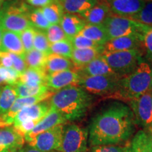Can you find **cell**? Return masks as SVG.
<instances>
[{"label": "cell", "instance_id": "obj_6", "mask_svg": "<svg viewBox=\"0 0 152 152\" xmlns=\"http://www.w3.org/2000/svg\"><path fill=\"white\" fill-rule=\"evenodd\" d=\"M105 29L109 39L124 36L143 35L147 26L127 17L112 14L102 24Z\"/></svg>", "mask_w": 152, "mask_h": 152}, {"label": "cell", "instance_id": "obj_38", "mask_svg": "<svg viewBox=\"0 0 152 152\" xmlns=\"http://www.w3.org/2000/svg\"><path fill=\"white\" fill-rule=\"evenodd\" d=\"M73 45V49H90V48H99L102 46L97 45L88 38L81 35H77L70 39Z\"/></svg>", "mask_w": 152, "mask_h": 152}, {"label": "cell", "instance_id": "obj_13", "mask_svg": "<svg viewBox=\"0 0 152 152\" xmlns=\"http://www.w3.org/2000/svg\"><path fill=\"white\" fill-rule=\"evenodd\" d=\"M50 110V104L47 101L25 107L16 114L13 125H17L27 121H35L38 123L46 116Z\"/></svg>", "mask_w": 152, "mask_h": 152}, {"label": "cell", "instance_id": "obj_30", "mask_svg": "<svg viewBox=\"0 0 152 152\" xmlns=\"http://www.w3.org/2000/svg\"><path fill=\"white\" fill-rule=\"evenodd\" d=\"M130 143L134 152H152L149 135L147 131H138Z\"/></svg>", "mask_w": 152, "mask_h": 152}, {"label": "cell", "instance_id": "obj_50", "mask_svg": "<svg viewBox=\"0 0 152 152\" xmlns=\"http://www.w3.org/2000/svg\"><path fill=\"white\" fill-rule=\"evenodd\" d=\"M147 131H151V130H152V125H151V127H150V128H148V129H147Z\"/></svg>", "mask_w": 152, "mask_h": 152}, {"label": "cell", "instance_id": "obj_43", "mask_svg": "<svg viewBox=\"0 0 152 152\" xmlns=\"http://www.w3.org/2000/svg\"><path fill=\"white\" fill-rule=\"evenodd\" d=\"M22 152H43L39 150H37L34 148L30 147V146L27 145L26 147H23L22 148ZM53 152H58V151H53Z\"/></svg>", "mask_w": 152, "mask_h": 152}, {"label": "cell", "instance_id": "obj_27", "mask_svg": "<svg viewBox=\"0 0 152 152\" xmlns=\"http://www.w3.org/2000/svg\"><path fill=\"white\" fill-rule=\"evenodd\" d=\"M48 55L49 54L33 49L31 51L26 52L23 58L26 66L28 68L45 70V66Z\"/></svg>", "mask_w": 152, "mask_h": 152}, {"label": "cell", "instance_id": "obj_49", "mask_svg": "<svg viewBox=\"0 0 152 152\" xmlns=\"http://www.w3.org/2000/svg\"><path fill=\"white\" fill-rule=\"evenodd\" d=\"M146 2H152V0H144Z\"/></svg>", "mask_w": 152, "mask_h": 152}, {"label": "cell", "instance_id": "obj_25", "mask_svg": "<svg viewBox=\"0 0 152 152\" xmlns=\"http://www.w3.org/2000/svg\"><path fill=\"white\" fill-rule=\"evenodd\" d=\"M80 35L88 38L99 46L103 47L109 40L107 34L102 25L87 23L80 33Z\"/></svg>", "mask_w": 152, "mask_h": 152}, {"label": "cell", "instance_id": "obj_36", "mask_svg": "<svg viewBox=\"0 0 152 152\" xmlns=\"http://www.w3.org/2000/svg\"><path fill=\"white\" fill-rule=\"evenodd\" d=\"M49 43L52 44L57 42L67 39L68 38L59 24L51 25L45 31Z\"/></svg>", "mask_w": 152, "mask_h": 152}, {"label": "cell", "instance_id": "obj_15", "mask_svg": "<svg viewBox=\"0 0 152 152\" xmlns=\"http://www.w3.org/2000/svg\"><path fill=\"white\" fill-rule=\"evenodd\" d=\"M142 35H133L110 39L102 47V53L142 48Z\"/></svg>", "mask_w": 152, "mask_h": 152}, {"label": "cell", "instance_id": "obj_41", "mask_svg": "<svg viewBox=\"0 0 152 152\" xmlns=\"http://www.w3.org/2000/svg\"><path fill=\"white\" fill-rule=\"evenodd\" d=\"M9 54L11 57V60H12L13 68L18 73L21 74L27 68V66H26V62H25L23 57L13 54V53H9Z\"/></svg>", "mask_w": 152, "mask_h": 152}, {"label": "cell", "instance_id": "obj_23", "mask_svg": "<svg viewBox=\"0 0 152 152\" xmlns=\"http://www.w3.org/2000/svg\"><path fill=\"white\" fill-rule=\"evenodd\" d=\"M47 73L44 69L27 68L20 75L19 81L29 86L46 85Z\"/></svg>", "mask_w": 152, "mask_h": 152}, {"label": "cell", "instance_id": "obj_8", "mask_svg": "<svg viewBox=\"0 0 152 152\" xmlns=\"http://www.w3.org/2000/svg\"><path fill=\"white\" fill-rule=\"evenodd\" d=\"M64 124L58 125L50 130L42 132L26 142L28 145L43 152H61Z\"/></svg>", "mask_w": 152, "mask_h": 152}, {"label": "cell", "instance_id": "obj_29", "mask_svg": "<svg viewBox=\"0 0 152 152\" xmlns=\"http://www.w3.org/2000/svg\"><path fill=\"white\" fill-rule=\"evenodd\" d=\"M39 9L44 16L51 25L60 24L64 11L61 6L58 2L55 1L51 4Z\"/></svg>", "mask_w": 152, "mask_h": 152}, {"label": "cell", "instance_id": "obj_35", "mask_svg": "<svg viewBox=\"0 0 152 152\" xmlns=\"http://www.w3.org/2000/svg\"><path fill=\"white\" fill-rule=\"evenodd\" d=\"M130 18L152 27V2H146L142 10Z\"/></svg>", "mask_w": 152, "mask_h": 152}, {"label": "cell", "instance_id": "obj_31", "mask_svg": "<svg viewBox=\"0 0 152 152\" xmlns=\"http://www.w3.org/2000/svg\"><path fill=\"white\" fill-rule=\"evenodd\" d=\"M73 49L71 41L68 39H64V40L50 44L49 54H56L67 58H71Z\"/></svg>", "mask_w": 152, "mask_h": 152}, {"label": "cell", "instance_id": "obj_21", "mask_svg": "<svg viewBox=\"0 0 152 152\" xmlns=\"http://www.w3.org/2000/svg\"><path fill=\"white\" fill-rule=\"evenodd\" d=\"M102 47L99 48L74 49L72 53L71 61L74 65V71L86 66L102 54Z\"/></svg>", "mask_w": 152, "mask_h": 152}, {"label": "cell", "instance_id": "obj_26", "mask_svg": "<svg viewBox=\"0 0 152 152\" xmlns=\"http://www.w3.org/2000/svg\"><path fill=\"white\" fill-rule=\"evenodd\" d=\"M18 94L13 85H4L0 88V115L7 113L14 105Z\"/></svg>", "mask_w": 152, "mask_h": 152}, {"label": "cell", "instance_id": "obj_17", "mask_svg": "<svg viewBox=\"0 0 152 152\" xmlns=\"http://www.w3.org/2000/svg\"><path fill=\"white\" fill-rule=\"evenodd\" d=\"M80 77L102 75H117L101 55L86 66L76 70Z\"/></svg>", "mask_w": 152, "mask_h": 152}, {"label": "cell", "instance_id": "obj_47", "mask_svg": "<svg viewBox=\"0 0 152 152\" xmlns=\"http://www.w3.org/2000/svg\"><path fill=\"white\" fill-rule=\"evenodd\" d=\"M7 152H22V148L21 149H16L10 150V151H7Z\"/></svg>", "mask_w": 152, "mask_h": 152}, {"label": "cell", "instance_id": "obj_34", "mask_svg": "<svg viewBox=\"0 0 152 152\" xmlns=\"http://www.w3.org/2000/svg\"><path fill=\"white\" fill-rule=\"evenodd\" d=\"M49 47H50V43L45 32L35 28L33 49L45 53V54H49Z\"/></svg>", "mask_w": 152, "mask_h": 152}, {"label": "cell", "instance_id": "obj_45", "mask_svg": "<svg viewBox=\"0 0 152 152\" xmlns=\"http://www.w3.org/2000/svg\"><path fill=\"white\" fill-rule=\"evenodd\" d=\"M147 132L149 134V138H150V142H151V147L152 149V130L151 131H147Z\"/></svg>", "mask_w": 152, "mask_h": 152}, {"label": "cell", "instance_id": "obj_11", "mask_svg": "<svg viewBox=\"0 0 152 152\" xmlns=\"http://www.w3.org/2000/svg\"><path fill=\"white\" fill-rule=\"evenodd\" d=\"M80 76L73 69L47 74L46 85L51 90L58 91L70 86H78Z\"/></svg>", "mask_w": 152, "mask_h": 152}, {"label": "cell", "instance_id": "obj_40", "mask_svg": "<svg viewBox=\"0 0 152 152\" xmlns=\"http://www.w3.org/2000/svg\"><path fill=\"white\" fill-rule=\"evenodd\" d=\"M125 146L118 144H106L91 147L90 152H124Z\"/></svg>", "mask_w": 152, "mask_h": 152}, {"label": "cell", "instance_id": "obj_28", "mask_svg": "<svg viewBox=\"0 0 152 152\" xmlns=\"http://www.w3.org/2000/svg\"><path fill=\"white\" fill-rule=\"evenodd\" d=\"M14 86L16 89L18 97H29V96H38V95L44 94L52 91L47 85L33 87L23 84L20 82H18Z\"/></svg>", "mask_w": 152, "mask_h": 152}, {"label": "cell", "instance_id": "obj_1", "mask_svg": "<svg viewBox=\"0 0 152 152\" xmlns=\"http://www.w3.org/2000/svg\"><path fill=\"white\" fill-rule=\"evenodd\" d=\"M135 124L130 106L114 102L93 118L88 130L90 146L118 144L128 141L134 132Z\"/></svg>", "mask_w": 152, "mask_h": 152}, {"label": "cell", "instance_id": "obj_7", "mask_svg": "<svg viewBox=\"0 0 152 152\" xmlns=\"http://www.w3.org/2000/svg\"><path fill=\"white\" fill-rule=\"evenodd\" d=\"M121 77L118 75H102L80 77L78 86L90 94L113 95L118 88Z\"/></svg>", "mask_w": 152, "mask_h": 152}, {"label": "cell", "instance_id": "obj_18", "mask_svg": "<svg viewBox=\"0 0 152 152\" xmlns=\"http://www.w3.org/2000/svg\"><path fill=\"white\" fill-rule=\"evenodd\" d=\"M87 23L79 15L64 13L60 22V26L68 39L79 35Z\"/></svg>", "mask_w": 152, "mask_h": 152}, {"label": "cell", "instance_id": "obj_46", "mask_svg": "<svg viewBox=\"0 0 152 152\" xmlns=\"http://www.w3.org/2000/svg\"><path fill=\"white\" fill-rule=\"evenodd\" d=\"M3 29L1 28V25H0V47H1V37H2V33H3Z\"/></svg>", "mask_w": 152, "mask_h": 152}, {"label": "cell", "instance_id": "obj_19", "mask_svg": "<svg viewBox=\"0 0 152 152\" xmlns=\"http://www.w3.org/2000/svg\"><path fill=\"white\" fill-rule=\"evenodd\" d=\"M113 14L103 0H99L96 4L90 9L79 15L89 24L102 25L108 17Z\"/></svg>", "mask_w": 152, "mask_h": 152}, {"label": "cell", "instance_id": "obj_33", "mask_svg": "<svg viewBox=\"0 0 152 152\" xmlns=\"http://www.w3.org/2000/svg\"><path fill=\"white\" fill-rule=\"evenodd\" d=\"M20 74L14 68H6L0 66V86L15 85L19 81Z\"/></svg>", "mask_w": 152, "mask_h": 152}, {"label": "cell", "instance_id": "obj_2", "mask_svg": "<svg viewBox=\"0 0 152 152\" xmlns=\"http://www.w3.org/2000/svg\"><path fill=\"white\" fill-rule=\"evenodd\" d=\"M92 99L80 87L70 86L55 92L49 102L51 107L59 112L66 121H73L86 114Z\"/></svg>", "mask_w": 152, "mask_h": 152}, {"label": "cell", "instance_id": "obj_37", "mask_svg": "<svg viewBox=\"0 0 152 152\" xmlns=\"http://www.w3.org/2000/svg\"><path fill=\"white\" fill-rule=\"evenodd\" d=\"M142 48H143L146 58L152 62V27L147 26L142 37Z\"/></svg>", "mask_w": 152, "mask_h": 152}, {"label": "cell", "instance_id": "obj_14", "mask_svg": "<svg viewBox=\"0 0 152 152\" xmlns=\"http://www.w3.org/2000/svg\"><path fill=\"white\" fill-rule=\"evenodd\" d=\"M26 142L24 136L20 134L13 125L0 128V152L21 149Z\"/></svg>", "mask_w": 152, "mask_h": 152}, {"label": "cell", "instance_id": "obj_9", "mask_svg": "<svg viewBox=\"0 0 152 152\" xmlns=\"http://www.w3.org/2000/svg\"><path fill=\"white\" fill-rule=\"evenodd\" d=\"M89 132L79 125L64 126L61 152H87Z\"/></svg>", "mask_w": 152, "mask_h": 152}, {"label": "cell", "instance_id": "obj_12", "mask_svg": "<svg viewBox=\"0 0 152 152\" xmlns=\"http://www.w3.org/2000/svg\"><path fill=\"white\" fill-rule=\"evenodd\" d=\"M113 15L131 18L142 10L144 0H103Z\"/></svg>", "mask_w": 152, "mask_h": 152}, {"label": "cell", "instance_id": "obj_48", "mask_svg": "<svg viewBox=\"0 0 152 152\" xmlns=\"http://www.w3.org/2000/svg\"><path fill=\"white\" fill-rule=\"evenodd\" d=\"M6 1H7V0H0V9L2 8L3 5L4 4Z\"/></svg>", "mask_w": 152, "mask_h": 152}, {"label": "cell", "instance_id": "obj_4", "mask_svg": "<svg viewBox=\"0 0 152 152\" xmlns=\"http://www.w3.org/2000/svg\"><path fill=\"white\" fill-rule=\"evenodd\" d=\"M30 8L21 1H6L0 9V25L3 30L20 33L32 27L28 14Z\"/></svg>", "mask_w": 152, "mask_h": 152}, {"label": "cell", "instance_id": "obj_32", "mask_svg": "<svg viewBox=\"0 0 152 152\" xmlns=\"http://www.w3.org/2000/svg\"><path fill=\"white\" fill-rule=\"evenodd\" d=\"M28 17L32 27L35 29L43 31V30H46L51 26V24L44 16L39 8L34 9H30L28 14Z\"/></svg>", "mask_w": 152, "mask_h": 152}, {"label": "cell", "instance_id": "obj_16", "mask_svg": "<svg viewBox=\"0 0 152 152\" xmlns=\"http://www.w3.org/2000/svg\"><path fill=\"white\" fill-rule=\"evenodd\" d=\"M66 120L56 110L51 107L50 111L42 120L36 125V126L29 133L24 137L25 140L28 141L30 139L35 137L42 132L50 130L58 125L64 124Z\"/></svg>", "mask_w": 152, "mask_h": 152}, {"label": "cell", "instance_id": "obj_3", "mask_svg": "<svg viewBox=\"0 0 152 152\" xmlns=\"http://www.w3.org/2000/svg\"><path fill=\"white\" fill-rule=\"evenodd\" d=\"M152 68L142 61L130 73L120 79L118 88L111 97L130 101L141 96L151 89Z\"/></svg>", "mask_w": 152, "mask_h": 152}, {"label": "cell", "instance_id": "obj_24", "mask_svg": "<svg viewBox=\"0 0 152 152\" xmlns=\"http://www.w3.org/2000/svg\"><path fill=\"white\" fill-rule=\"evenodd\" d=\"M73 68H74V65L69 58L52 54L48 55L45 66V71L47 74L71 70Z\"/></svg>", "mask_w": 152, "mask_h": 152}, {"label": "cell", "instance_id": "obj_44", "mask_svg": "<svg viewBox=\"0 0 152 152\" xmlns=\"http://www.w3.org/2000/svg\"><path fill=\"white\" fill-rule=\"evenodd\" d=\"M124 152H134V149H132V146H131L130 142H127L126 144H125Z\"/></svg>", "mask_w": 152, "mask_h": 152}, {"label": "cell", "instance_id": "obj_42", "mask_svg": "<svg viewBox=\"0 0 152 152\" xmlns=\"http://www.w3.org/2000/svg\"><path fill=\"white\" fill-rule=\"evenodd\" d=\"M30 5L35 7H46L47 5L51 4L56 1V0H26Z\"/></svg>", "mask_w": 152, "mask_h": 152}, {"label": "cell", "instance_id": "obj_20", "mask_svg": "<svg viewBox=\"0 0 152 152\" xmlns=\"http://www.w3.org/2000/svg\"><path fill=\"white\" fill-rule=\"evenodd\" d=\"M0 52L13 53L22 57L26 54L19 33L4 30L1 37Z\"/></svg>", "mask_w": 152, "mask_h": 152}, {"label": "cell", "instance_id": "obj_39", "mask_svg": "<svg viewBox=\"0 0 152 152\" xmlns=\"http://www.w3.org/2000/svg\"><path fill=\"white\" fill-rule=\"evenodd\" d=\"M20 40L22 42L23 46L25 52H28L33 49V40L35 36V28L30 27L27 28L21 33H19Z\"/></svg>", "mask_w": 152, "mask_h": 152}, {"label": "cell", "instance_id": "obj_22", "mask_svg": "<svg viewBox=\"0 0 152 152\" xmlns=\"http://www.w3.org/2000/svg\"><path fill=\"white\" fill-rule=\"evenodd\" d=\"M99 0H56L61 6L64 13L80 15L90 9Z\"/></svg>", "mask_w": 152, "mask_h": 152}, {"label": "cell", "instance_id": "obj_10", "mask_svg": "<svg viewBox=\"0 0 152 152\" xmlns=\"http://www.w3.org/2000/svg\"><path fill=\"white\" fill-rule=\"evenodd\" d=\"M130 105L136 124L149 128L152 125V90L130 101Z\"/></svg>", "mask_w": 152, "mask_h": 152}, {"label": "cell", "instance_id": "obj_51", "mask_svg": "<svg viewBox=\"0 0 152 152\" xmlns=\"http://www.w3.org/2000/svg\"><path fill=\"white\" fill-rule=\"evenodd\" d=\"M150 90H152V83H151V89H150Z\"/></svg>", "mask_w": 152, "mask_h": 152}, {"label": "cell", "instance_id": "obj_5", "mask_svg": "<svg viewBox=\"0 0 152 152\" xmlns=\"http://www.w3.org/2000/svg\"><path fill=\"white\" fill-rule=\"evenodd\" d=\"M143 52L140 49L118 52H103L101 56L107 63L114 73L120 77L130 73L142 61Z\"/></svg>", "mask_w": 152, "mask_h": 152}]
</instances>
